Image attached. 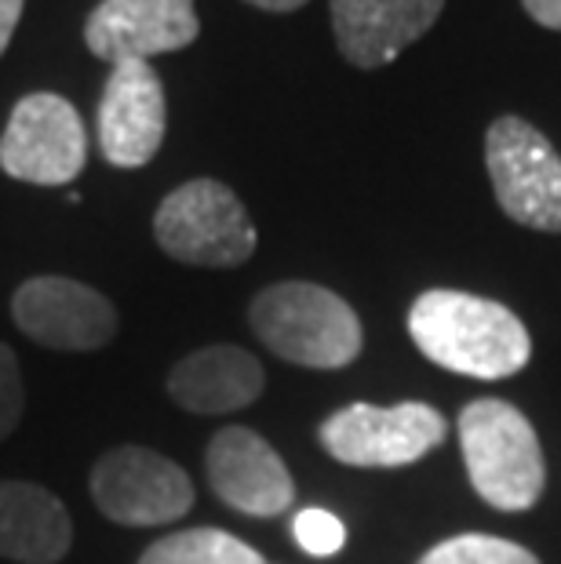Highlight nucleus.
Listing matches in <instances>:
<instances>
[{
	"label": "nucleus",
	"mask_w": 561,
	"mask_h": 564,
	"mask_svg": "<svg viewBox=\"0 0 561 564\" xmlns=\"http://www.w3.org/2000/svg\"><path fill=\"white\" fill-rule=\"evenodd\" d=\"M409 335L427 361L467 379L499 382L529 365L532 339L515 310L493 299L434 288L409 306Z\"/></svg>",
	"instance_id": "1"
},
{
	"label": "nucleus",
	"mask_w": 561,
	"mask_h": 564,
	"mask_svg": "<svg viewBox=\"0 0 561 564\" xmlns=\"http://www.w3.org/2000/svg\"><path fill=\"white\" fill-rule=\"evenodd\" d=\"M256 339L300 368H346L362 354V321L343 295L310 281L270 284L248 306Z\"/></svg>",
	"instance_id": "2"
},
{
	"label": "nucleus",
	"mask_w": 561,
	"mask_h": 564,
	"mask_svg": "<svg viewBox=\"0 0 561 564\" xmlns=\"http://www.w3.org/2000/svg\"><path fill=\"white\" fill-rule=\"evenodd\" d=\"M460 448L471 488L493 510H529L547 485V463L532 423L510 401L477 398L460 412Z\"/></svg>",
	"instance_id": "3"
},
{
	"label": "nucleus",
	"mask_w": 561,
	"mask_h": 564,
	"mask_svg": "<svg viewBox=\"0 0 561 564\" xmlns=\"http://www.w3.org/2000/svg\"><path fill=\"white\" fill-rule=\"evenodd\" d=\"M153 237L164 256L186 267H241L259 245L241 197L216 178H194L172 189L153 215Z\"/></svg>",
	"instance_id": "4"
},
{
	"label": "nucleus",
	"mask_w": 561,
	"mask_h": 564,
	"mask_svg": "<svg viewBox=\"0 0 561 564\" xmlns=\"http://www.w3.org/2000/svg\"><path fill=\"white\" fill-rule=\"evenodd\" d=\"M449 434V423L438 408L423 401L346 404L317 426V441L332 459L357 470H398L420 463Z\"/></svg>",
	"instance_id": "5"
},
{
	"label": "nucleus",
	"mask_w": 561,
	"mask_h": 564,
	"mask_svg": "<svg viewBox=\"0 0 561 564\" xmlns=\"http://www.w3.org/2000/svg\"><path fill=\"white\" fill-rule=\"evenodd\" d=\"M485 167L507 219L561 234V158L551 139L521 117H499L485 135Z\"/></svg>",
	"instance_id": "6"
},
{
	"label": "nucleus",
	"mask_w": 561,
	"mask_h": 564,
	"mask_svg": "<svg viewBox=\"0 0 561 564\" xmlns=\"http://www.w3.org/2000/svg\"><path fill=\"white\" fill-rule=\"evenodd\" d=\"M91 499L103 518L117 524L158 528L186 518L194 507V485L169 455L142 448V444H121L95 463Z\"/></svg>",
	"instance_id": "7"
},
{
	"label": "nucleus",
	"mask_w": 561,
	"mask_h": 564,
	"mask_svg": "<svg viewBox=\"0 0 561 564\" xmlns=\"http://www.w3.org/2000/svg\"><path fill=\"white\" fill-rule=\"evenodd\" d=\"M88 135L77 106L52 91H33L8 117L0 167L33 186H66L85 172Z\"/></svg>",
	"instance_id": "8"
},
{
	"label": "nucleus",
	"mask_w": 561,
	"mask_h": 564,
	"mask_svg": "<svg viewBox=\"0 0 561 564\" xmlns=\"http://www.w3.org/2000/svg\"><path fill=\"white\" fill-rule=\"evenodd\" d=\"M19 332L47 350L85 354L117 335V306L95 288L69 278H33L11 299Z\"/></svg>",
	"instance_id": "9"
},
{
	"label": "nucleus",
	"mask_w": 561,
	"mask_h": 564,
	"mask_svg": "<svg viewBox=\"0 0 561 564\" xmlns=\"http://www.w3.org/2000/svg\"><path fill=\"white\" fill-rule=\"evenodd\" d=\"M205 470L212 491L248 518H278L295 502L289 466L248 426H223L208 441Z\"/></svg>",
	"instance_id": "10"
},
{
	"label": "nucleus",
	"mask_w": 561,
	"mask_h": 564,
	"mask_svg": "<svg viewBox=\"0 0 561 564\" xmlns=\"http://www.w3.org/2000/svg\"><path fill=\"white\" fill-rule=\"evenodd\" d=\"M194 0H103L85 22L91 55L106 63H150L197 41Z\"/></svg>",
	"instance_id": "11"
},
{
	"label": "nucleus",
	"mask_w": 561,
	"mask_h": 564,
	"mask_svg": "<svg viewBox=\"0 0 561 564\" xmlns=\"http://www.w3.org/2000/svg\"><path fill=\"white\" fill-rule=\"evenodd\" d=\"M169 102L150 63H117L99 99V147L114 167H142L158 158Z\"/></svg>",
	"instance_id": "12"
},
{
	"label": "nucleus",
	"mask_w": 561,
	"mask_h": 564,
	"mask_svg": "<svg viewBox=\"0 0 561 564\" xmlns=\"http://www.w3.org/2000/svg\"><path fill=\"white\" fill-rule=\"evenodd\" d=\"M445 0H332V30L346 63L376 69L434 26Z\"/></svg>",
	"instance_id": "13"
},
{
	"label": "nucleus",
	"mask_w": 561,
	"mask_h": 564,
	"mask_svg": "<svg viewBox=\"0 0 561 564\" xmlns=\"http://www.w3.org/2000/svg\"><path fill=\"white\" fill-rule=\"evenodd\" d=\"M267 371L256 354L241 346H205L186 354L172 368L169 393L179 408L194 415H230L259 401Z\"/></svg>",
	"instance_id": "14"
},
{
	"label": "nucleus",
	"mask_w": 561,
	"mask_h": 564,
	"mask_svg": "<svg viewBox=\"0 0 561 564\" xmlns=\"http://www.w3.org/2000/svg\"><path fill=\"white\" fill-rule=\"evenodd\" d=\"M74 543V524L52 491L33 481H0V557L58 564Z\"/></svg>",
	"instance_id": "15"
},
{
	"label": "nucleus",
	"mask_w": 561,
	"mask_h": 564,
	"mask_svg": "<svg viewBox=\"0 0 561 564\" xmlns=\"http://www.w3.org/2000/svg\"><path fill=\"white\" fill-rule=\"evenodd\" d=\"M139 564H262V554L223 528H186L158 539Z\"/></svg>",
	"instance_id": "16"
},
{
	"label": "nucleus",
	"mask_w": 561,
	"mask_h": 564,
	"mask_svg": "<svg viewBox=\"0 0 561 564\" xmlns=\"http://www.w3.org/2000/svg\"><path fill=\"white\" fill-rule=\"evenodd\" d=\"M420 564H540V557L499 535H452L427 550Z\"/></svg>",
	"instance_id": "17"
},
{
	"label": "nucleus",
	"mask_w": 561,
	"mask_h": 564,
	"mask_svg": "<svg viewBox=\"0 0 561 564\" xmlns=\"http://www.w3.org/2000/svg\"><path fill=\"white\" fill-rule=\"evenodd\" d=\"M292 535L295 543H300L310 557H332L339 554L343 543H346V528L336 513L321 510V507H310V510H300L292 521Z\"/></svg>",
	"instance_id": "18"
},
{
	"label": "nucleus",
	"mask_w": 561,
	"mask_h": 564,
	"mask_svg": "<svg viewBox=\"0 0 561 564\" xmlns=\"http://www.w3.org/2000/svg\"><path fill=\"white\" fill-rule=\"evenodd\" d=\"M22 412H26V387H22L19 357L0 343V441L19 426Z\"/></svg>",
	"instance_id": "19"
},
{
	"label": "nucleus",
	"mask_w": 561,
	"mask_h": 564,
	"mask_svg": "<svg viewBox=\"0 0 561 564\" xmlns=\"http://www.w3.org/2000/svg\"><path fill=\"white\" fill-rule=\"evenodd\" d=\"M521 4L536 22H540V26L561 33V0H521Z\"/></svg>",
	"instance_id": "20"
},
{
	"label": "nucleus",
	"mask_w": 561,
	"mask_h": 564,
	"mask_svg": "<svg viewBox=\"0 0 561 564\" xmlns=\"http://www.w3.org/2000/svg\"><path fill=\"white\" fill-rule=\"evenodd\" d=\"M19 15H22V0H0V55L8 52L11 33L19 26Z\"/></svg>",
	"instance_id": "21"
},
{
	"label": "nucleus",
	"mask_w": 561,
	"mask_h": 564,
	"mask_svg": "<svg viewBox=\"0 0 561 564\" xmlns=\"http://www.w3.org/2000/svg\"><path fill=\"white\" fill-rule=\"evenodd\" d=\"M248 4L262 11H295V8H303L306 0H248Z\"/></svg>",
	"instance_id": "22"
},
{
	"label": "nucleus",
	"mask_w": 561,
	"mask_h": 564,
	"mask_svg": "<svg viewBox=\"0 0 561 564\" xmlns=\"http://www.w3.org/2000/svg\"><path fill=\"white\" fill-rule=\"evenodd\" d=\"M262 564H267V561H262Z\"/></svg>",
	"instance_id": "23"
}]
</instances>
